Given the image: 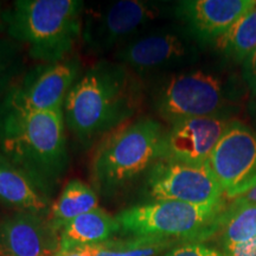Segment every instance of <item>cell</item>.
<instances>
[{
  "label": "cell",
  "mask_w": 256,
  "mask_h": 256,
  "mask_svg": "<svg viewBox=\"0 0 256 256\" xmlns=\"http://www.w3.org/2000/svg\"><path fill=\"white\" fill-rule=\"evenodd\" d=\"M226 204L194 206L176 200H153L121 211L116 216L124 236H151L202 242L218 232Z\"/></svg>",
  "instance_id": "5"
},
{
  "label": "cell",
  "mask_w": 256,
  "mask_h": 256,
  "mask_svg": "<svg viewBox=\"0 0 256 256\" xmlns=\"http://www.w3.org/2000/svg\"><path fill=\"white\" fill-rule=\"evenodd\" d=\"M147 194L154 200H176L194 206L224 203L223 191L209 165H190L158 159L147 171Z\"/></svg>",
  "instance_id": "8"
},
{
  "label": "cell",
  "mask_w": 256,
  "mask_h": 256,
  "mask_svg": "<svg viewBox=\"0 0 256 256\" xmlns=\"http://www.w3.org/2000/svg\"><path fill=\"white\" fill-rule=\"evenodd\" d=\"M255 4L254 0H190L180 2L178 14L198 38L216 40Z\"/></svg>",
  "instance_id": "14"
},
{
  "label": "cell",
  "mask_w": 256,
  "mask_h": 256,
  "mask_svg": "<svg viewBox=\"0 0 256 256\" xmlns=\"http://www.w3.org/2000/svg\"><path fill=\"white\" fill-rule=\"evenodd\" d=\"M82 10L78 0H18L6 17L8 34L32 58L60 62L81 37Z\"/></svg>",
  "instance_id": "3"
},
{
  "label": "cell",
  "mask_w": 256,
  "mask_h": 256,
  "mask_svg": "<svg viewBox=\"0 0 256 256\" xmlns=\"http://www.w3.org/2000/svg\"><path fill=\"white\" fill-rule=\"evenodd\" d=\"M139 107V87L126 66L98 62L74 83L64 101V120L81 140L107 136L127 124Z\"/></svg>",
  "instance_id": "1"
},
{
  "label": "cell",
  "mask_w": 256,
  "mask_h": 256,
  "mask_svg": "<svg viewBox=\"0 0 256 256\" xmlns=\"http://www.w3.org/2000/svg\"><path fill=\"white\" fill-rule=\"evenodd\" d=\"M196 49L183 34L171 30H146L115 50L116 63L146 74L170 68L194 57Z\"/></svg>",
  "instance_id": "11"
},
{
  "label": "cell",
  "mask_w": 256,
  "mask_h": 256,
  "mask_svg": "<svg viewBox=\"0 0 256 256\" xmlns=\"http://www.w3.org/2000/svg\"><path fill=\"white\" fill-rule=\"evenodd\" d=\"M224 101L222 82L203 70L174 74L156 92V110L170 124L212 116Z\"/></svg>",
  "instance_id": "7"
},
{
  "label": "cell",
  "mask_w": 256,
  "mask_h": 256,
  "mask_svg": "<svg viewBox=\"0 0 256 256\" xmlns=\"http://www.w3.org/2000/svg\"><path fill=\"white\" fill-rule=\"evenodd\" d=\"M60 232L46 216L17 212L0 220V256H55Z\"/></svg>",
  "instance_id": "13"
},
{
  "label": "cell",
  "mask_w": 256,
  "mask_h": 256,
  "mask_svg": "<svg viewBox=\"0 0 256 256\" xmlns=\"http://www.w3.org/2000/svg\"><path fill=\"white\" fill-rule=\"evenodd\" d=\"M0 153L50 196L68 166L63 110L20 113L0 108Z\"/></svg>",
  "instance_id": "2"
},
{
  "label": "cell",
  "mask_w": 256,
  "mask_h": 256,
  "mask_svg": "<svg viewBox=\"0 0 256 256\" xmlns=\"http://www.w3.org/2000/svg\"><path fill=\"white\" fill-rule=\"evenodd\" d=\"M55 256H92L86 252L83 249H70V250H60Z\"/></svg>",
  "instance_id": "24"
},
{
  "label": "cell",
  "mask_w": 256,
  "mask_h": 256,
  "mask_svg": "<svg viewBox=\"0 0 256 256\" xmlns=\"http://www.w3.org/2000/svg\"><path fill=\"white\" fill-rule=\"evenodd\" d=\"M162 256H226L222 250L202 242H183L174 246Z\"/></svg>",
  "instance_id": "21"
},
{
  "label": "cell",
  "mask_w": 256,
  "mask_h": 256,
  "mask_svg": "<svg viewBox=\"0 0 256 256\" xmlns=\"http://www.w3.org/2000/svg\"><path fill=\"white\" fill-rule=\"evenodd\" d=\"M178 241L151 236H127L81 248L92 256H162Z\"/></svg>",
  "instance_id": "19"
},
{
  "label": "cell",
  "mask_w": 256,
  "mask_h": 256,
  "mask_svg": "<svg viewBox=\"0 0 256 256\" xmlns=\"http://www.w3.org/2000/svg\"><path fill=\"white\" fill-rule=\"evenodd\" d=\"M250 113H252V119H254V121L256 122V95H255L254 100H252V102Z\"/></svg>",
  "instance_id": "26"
},
{
  "label": "cell",
  "mask_w": 256,
  "mask_h": 256,
  "mask_svg": "<svg viewBox=\"0 0 256 256\" xmlns=\"http://www.w3.org/2000/svg\"><path fill=\"white\" fill-rule=\"evenodd\" d=\"M120 232L116 217L98 209L76 217L60 230V250L84 248L112 240Z\"/></svg>",
  "instance_id": "16"
},
{
  "label": "cell",
  "mask_w": 256,
  "mask_h": 256,
  "mask_svg": "<svg viewBox=\"0 0 256 256\" xmlns=\"http://www.w3.org/2000/svg\"><path fill=\"white\" fill-rule=\"evenodd\" d=\"M244 76L250 86L252 92L256 95V50L244 60Z\"/></svg>",
  "instance_id": "22"
},
{
  "label": "cell",
  "mask_w": 256,
  "mask_h": 256,
  "mask_svg": "<svg viewBox=\"0 0 256 256\" xmlns=\"http://www.w3.org/2000/svg\"><path fill=\"white\" fill-rule=\"evenodd\" d=\"M230 122L232 121L212 115L174 124L162 136L159 159L190 165H206Z\"/></svg>",
  "instance_id": "12"
},
{
  "label": "cell",
  "mask_w": 256,
  "mask_h": 256,
  "mask_svg": "<svg viewBox=\"0 0 256 256\" xmlns=\"http://www.w3.org/2000/svg\"><path fill=\"white\" fill-rule=\"evenodd\" d=\"M98 208L96 192L78 179H72L66 183L62 194L54 202L46 217L60 232L72 220Z\"/></svg>",
  "instance_id": "17"
},
{
  "label": "cell",
  "mask_w": 256,
  "mask_h": 256,
  "mask_svg": "<svg viewBox=\"0 0 256 256\" xmlns=\"http://www.w3.org/2000/svg\"><path fill=\"white\" fill-rule=\"evenodd\" d=\"M218 232L223 252L256 236V204L236 198L224 211Z\"/></svg>",
  "instance_id": "18"
},
{
  "label": "cell",
  "mask_w": 256,
  "mask_h": 256,
  "mask_svg": "<svg viewBox=\"0 0 256 256\" xmlns=\"http://www.w3.org/2000/svg\"><path fill=\"white\" fill-rule=\"evenodd\" d=\"M0 203L20 212L48 216L50 197L32 179L0 153Z\"/></svg>",
  "instance_id": "15"
},
{
  "label": "cell",
  "mask_w": 256,
  "mask_h": 256,
  "mask_svg": "<svg viewBox=\"0 0 256 256\" xmlns=\"http://www.w3.org/2000/svg\"><path fill=\"white\" fill-rule=\"evenodd\" d=\"M215 43L217 49L235 60H247L256 50V4Z\"/></svg>",
  "instance_id": "20"
},
{
  "label": "cell",
  "mask_w": 256,
  "mask_h": 256,
  "mask_svg": "<svg viewBox=\"0 0 256 256\" xmlns=\"http://www.w3.org/2000/svg\"><path fill=\"white\" fill-rule=\"evenodd\" d=\"M224 196L240 198L256 186V133L232 121L220 138L209 162Z\"/></svg>",
  "instance_id": "9"
},
{
  "label": "cell",
  "mask_w": 256,
  "mask_h": 256,
  "mask_svg": "<svg viewBox=\"0 0 256 256\" xmlns=\"http://www.w3.org/2000/svg\"><path fill=\"white\" fill-rule=\"evenodd\" d=\"M78 62L66 58L37 66L8 92L0 108L20 113L62 110L78 78Z\"/></svg>",
  "instance_id": "10"
},
{
  "label": "cell",
  "mask_w": 256,
  "mask_h": 256,
  "mask_svg": "<svg viewBox=\"0 0 256 256\" xmlns=\"http://www.w3.org/2000/svg\"><path fill=\"white\" fill-rule=\"evenodd\" d=\"M226 256H256V236L244 244L224 252Z\"/></svg>",
  "instance_id": "23"
},
{
  "label": "cell",
  "mask_w": 256,
  "mask_h": 256,
  "mask_svg": "<svg viewBox=\"0 0 256 256\" xmlns=\"http://www.w3.org/2000/svg\"><path fill=\"white\" fill-rule=\"evenodd\" d=\"M162 14L159 6L142 0H120L86 10L81 38L92 54L116 50L142 32Z\"/></svg>",
  "instance_id": "6"
},
{
  "label": "cell",
  "mask_w": 256,
  "mask_h": 256,
  "mask_svg": "<svg viewBox=\"0 0 256 256\" xmlns=\"http://www.w3.org/2000/svg\"><path fill=\"white\" fill-rule=\"evenodd\" d=\"M240 198H241V200H247V202H250V203L256 204V186L252 188L250 191H248L247 194H244V196H242Z\"/></svg>",
  "instance_id": "25"
},
{
  "label": "cell",
  "mask_w": 256,
  "mask_h": 256,
  "mask_svg": "<svg viewBox=\"0 0 256 256\" xmlns=\"http://www.w3.org/2000/svg\"><path fill=\"white\" fill-rule=\"evenodd\" d=\"M162 136V124L151 118H140L107 134L92 162L96 190L110 196L148 171L159 159Z\"/></svg>",
  "instance_id": "4"
}]
</instances>
